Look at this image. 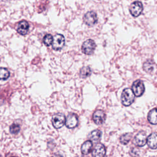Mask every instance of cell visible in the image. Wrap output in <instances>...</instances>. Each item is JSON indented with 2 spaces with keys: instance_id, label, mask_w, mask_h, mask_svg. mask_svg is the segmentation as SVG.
Wrapping results in <instances>:
<instances>
[{
  "instance_id": "cell-17",
  "label": "cell",
  "mask_w": 157,
  "mask_h": 157,
  "mask_svg": "<svg viewBox=\"0 0 157 157\" xmlns=\"http://www.w3.org/2000/svg\"><path fill=\"white\" fill-rule=\"evenodd\" d=\"M101 135H102V132L100 130L95 129V130L91 131L89 134L88 137L90 140H91L93 142H97L100 139Z\"/></svg>"
},
{
  "instance_id": "cell-6",
  "label": "cell",
  "mask_w": 157,
  "mask_h": 157,
  "mask_svg": "<svg viewBox=\"0 0 157 157\" xmlns=\"http://www.w3.org/2000/svg\"><path fill=\"white\" fill-rule=\"evenodd\" d=\"M143 10V5L140 1H134L132 2L129 7V12L132 16L137 17L139 16Z\"/></svg>"
},
{
  "instance_id": "cell-13",
  "label": "cell",
  "mask_w": 157,
  "mask_h": 157,
  "mask_svg": "<svg viewBox=\"0 0 157 157\" xmlns=\"http://www.w3.org/2000/svg\"><path fill=\"white\" fill-rule=\"evenodd\" d=\"M147 144L151 149L157 148V134L151 133L147 137Z\"/></svg>"
},
{
  "instance_id": "cell-1",
  "label": "cell",
  "mask_w": 157,
  "mask_h": 157,
  "mask_svg": "<svg viewBox=\"0 0 157 157\" xmlns=\"http://www.w3.org/2000/svg\"><path fill=\"white\" fill-rule=\"evenodd\" d=\"M135 94L132 89L125 88L123 90L121 95V101L123 105L129 106L134 102Z\"/></svg>"
},
{
  "instance_id": "cell-10",
  "label": "cell",
  "mask_w": 157,
  "mask_h": 157,
  "mask_svg": "<svg viewBox=\"0 0 157 157\" xmlns=\"http://www.w3.org/2000/svg\"><path fill=\"white\" fill-rule=\"evenodd\" d=\"M93 119L96 124H102L105 119V115L103 110H97L93 115Z\"/></svg>"
},
{
  "instance_id": "cell-3",
  "label": "cell",
  "mask_w": 157,
  "mask_h": 157,
  "mask_svg": "<svg viewBox=\"0 0 157 157\" xmlns=\"http://www.w3.org/2000/svg\"><path fill=\"white\" fill-rule=\"evenodd\" d=\"M83 20L87 26H92L98 22L97 14L94 11H89L85 14Z\"/></svg>"
},
{
  "instance_id": "cell-21",
  "label": "cell",
  "mask_w": 157,
  "mask_h": 157,
  "mask_svg": "<svg viewBox=\"0 0 157 157\" xmlns=\"http://www.w3.org/2000/svg\"><path fill=\"white\" fill-rule=\"evenodd\" d=\"M10 76V72L9 71L6 69L4 67L1 68L0 71V78L1 80H6Z\"/></svg>"
},
{
  "instance_id": "cell-11",
  "label": "cell",
  "mask_w": 157,
  "mask_h": 157,
  "mask_svg": "<svg viewBox=\"0 0 157 157\" xmlns=\"http://www.w3.org/2000/svg\"><path fill=\"white\" fill-rule=\"evenodd\" d=\"M29 27V23L25 20H22L18 23L17 28V31L20 34L24 36L28 32Z\"/></svg>"
},
{
  "instance_id": "cell-19",
  "label": "cell",
  "mask_w": 157,
  "mask_h": 157,
  "mask_svg": "<svg viewBox=\"0 0 157 157\" xmlns=\"http://www.w3.org/2000/svg\"><path fill=\"white\" fill-rule=\"evenodd\" d=\"M132 136V133H129V132L125 133L121 135V137H120V142H121V144L126 145L130 141V140L131 139Z\"/></svg>"
},
{
  "instance_id": "cell-4",
  "label": "cell",
  "mask_w": 157,
  "mask_h": 157,
  "mask_svg": "<svg viewBox=\"0 0 157 157\" xmlns=\"http://www.w3.org/2000/svg\"><path fill=\"white\" fill-rule=\"evenodd\" d=\"M96 48V44L92 39L85 40L82 45V51L86 55H91Z\"/></svg>"
},
{
  "instance_id": "cell-12",
  "label": "cell",
  "mask_w": 157,
  "mask_h": 157,
  "mask_svg": "<svg viewBox=\"0 0 157 157\" xmlns=\"http://www.w3.org/2000/svg\"><path fill=\"white\" fill-rule=\"evenodd\" d=\"M106 149L102 144H97L92 151V155L94 156H103L105 155Z\"/></svg>"
},
{
  "instance_id": "cell-2",
  "label": "cell",
  "mask_w": 157,
  "mask_h": 157,
  "mask_svg": "<svg viewBox=\"0 0 157 157\" xmlns=\"http://www.w3.org/2000/svg\"><path fill=\"white\" fill-rule=\"evenodd\" d=\"M66 117L64 114L61 113H55L52 119V125L56 129L61 128L66 123Z\"/></svg>"
},
{
  "instance_id": "cell-8",
  "label": "cell",
  "mask_w": 157,
  "mask_h": 157,
  "mask_svg": "<svg viewBox=\"0 0 157 157\" xmlns=\"http://www.w3.org/2000/svg\"><path fill=\"white\" fill-rule=\"evenodd\" d=\"M78 120L77 115L75 113H69L66 118L65 124L67 128H74L78 124Z\"/></svg>"
},
{
  "instance_id": "cell-9",
  "label": "cell",
  "mask_w": 157,
  "mask_h": 157,
  "mask_svg": "<svg viewBox=\"0 0 157 157\" xmlns=\"http://www.w3.org/2000/svg\"><path fill=\"white\" fill-rule=\"evenodd\" d=\"M147 136L144 132H139L137 133L134 139V144L138 147L144 146L147 143Z\"/></svg>"
},
{
  "instance_id": "cell-14",
  "label": "cell",
  "mask_w": 157,
  "mask_h": 157,
  "mask_svg": "<svg viewBox=\"0 0 157 157\" xmlns=\"http://www.w3.org/2000/svg\"><path fill=\"white\" fill-rule=\"evenodd\" d=\"M144 71L147 73H152L155 68V63L151 59H147L143 64Z\"/></svg>"
},
{
  "instance_id": "cell-16",
  "label": "cell",
  "mask_w": 157,
  "mask_h": 157,
  "mask_svg": "<svg viewBox=\"0 0 157 157\" xmlns=\"http://www.w3.org/2000/svg\"><path fill=\"white\" fill-rule=\"evenodd\" d=\"M148 120L151 124H157V108L153 109L148 112Z\"/></svg>"
},
{
  "instance_id": "cell-20",
  "label": "cell",
  "mask_w": 157,
  "mask_h": 157,
  "mask_svg": "<svg viewBox=\"0 0 157 157\" xmlns=\"http://www.w3.org/2000/svg\"><path fill=\"white\" fill-rule=\"evenodd\" d=\"M53 41V37L50 34H46L43 38V42L46 46H50L52 45Z\"/></svg>"
},
{
  "instance_id": "cell-18",
  "label": "cell",
  "mask_w": 157,
  "mask_h": 157,
  "mask_svg": "<svg viewBox=\"0 0 157 157\" xmlns=\"http://www.w3.org/2000/svg\"><path fill=\"white\" fill-rule=\"evenodd\" d=\"M91 74V70L88 66H84L81 68L80 71V76L82 78H86L89 77Z\"/></svg>"
},
{
  "instance_id": "cell-7",
  "label": "cell",
  "mask_w": 157,
  "mask_h": 157,
  "mask_svg": "<svg viewBox=\"0 0 157 157\" xmlns=\"http://www.w3.org/2000/svg\"><path fill=\"white\" fill-rule=\"evenodd\" d=\"M64 44H65L64 37L62 34H56L53 37L52 48L55 50H61L64 47Z\"/></svg>"
},
{
  "instance_id": "cell-15",
  "label": "cell",
  "mask_w": 157,
  "mask_h": 157,
  "mask_svg": "<svg viewBox=\"0 0 157 157\" xmlns=\"http://www.w3.org/2000/svg\"><path fill=\"white\" fill-rule=\"evenodd\" d=\"M93 148V143L91 140L85 141L81 147V152L83 155H87L90 153Z\"/></svg>"
},
{
  "instance_id": "cell-22",
  "label": "cell",
  "mask_w": 157,
  "mask_h": 157,
  "mask_svg": "<svg viewBox=\"0 0 157 157\" xmlns=\"http://www.w3.org/2000/svg\"><path fill=\"white\" fill-rule=\"evenodd\" d=\"M20 131V126L17 123H13L9 128V131L12 134H17Z\"/></svg>"
},
{
  "instance_id": "cell-5",
  "label": "cell",
  "mask_w": 157,
  "mask_h": 157,
  "mask_svg": "<svg viewBox=\"0 0 157 157\" xmlns=\"http://www.w3.org/2000/svg\"><path fill=\"white\" fill-rule=\"evenodd\" d=\"M132 90L136 96H141L145 91V86L143 82L140 80L134 81L132 85Z\"/></svg>"
}]
</instances>
